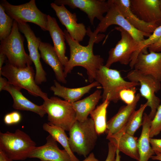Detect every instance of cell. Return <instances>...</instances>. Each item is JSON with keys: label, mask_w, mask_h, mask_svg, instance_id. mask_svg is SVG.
<instances>
[{"label": "cell", "mask_w": 161, "mask_h": 161, "mask_svg": "<svg viewBox=\"0 0 161 161\" xmlns=\"http://www.w3.org/2000/svg\"><path fill=\"white\" fill-rule=\"evenodd\" d=\"M87 34L89 36L88 44L86 46L80 45L79 42L72 38L67 30L64 33L66 42L69 46L70 55L68 61L64 67V73L66 78L73 68L81 66L87 71L89 81L91 83L95 80L96 73L100 66L103 65V58L99 55H95L93 52L95 43H98L105 37L104 34L94 35L90 27L87 28Z\"/></svg>", "instance_id": "1"}, {"label": "cell", "mask_w": 161, "mask_h": 161, "mask_svg": "<svg viewBox=\"0 0 161 161\" xmlns=\"http://www.w3.org/2000/svg\"><path fill=\"white\" fill-rule=\"evenodd\" d=\"M69 143L72 151L86 157L94 149L98 135L91 118L83 122L76 120L69 131Z\"/></svg>", "instance_id": "2"}, {"label": "cell", "mask_w": 161, "mask_h": 161, "mask_svg": "<svg viewBox=\"0 0 161 161\" xmlns=\"http://www.w3.org/2000/svg\"><path fill=\"white\" fill-rule=\"evenodd\" d=\"M1 75L7 79L10 84L21 90L25 89L32 95L40 97L44 100L49 98L47 94L43 92L36 83L35 73L31 66L18 68L11 64L7 60L0 71V76Z\"/></svg>", "instance_id": "3"}, {"label": "cell", "mask_w": 161, "mask_h": 161, "mask_svg": "<svg viewBox=\"0 0 161 161\" xmlns=\"http://www.w3.org/2000/svg\"><path fill=\"white\" fill-rule=\"evenodd\" d=\"M95 81L102 86V102L107 99L117 103L120 100L119 93L122 90L140 86L139 83L125 80L118 70L102 65L97 71Z\"/></svg>", "instance_id": "4"}, {"label": "cell", "mask_w": 161, "mask_h": 161, "mask_svg": "<svg viewBox=\"0 0 161 161\" xmlns=\"http://www.w3.org/2000/svg\"><path fill=\"white\" fill-rule=\"evenodd\" d=\"M36 145L28 134L19 129L13 133H0V149L13 160H23L29 158Z\"/></svg>", "instance_id": "5"}, {"label": "cell", "mask_w": 161, "mask_h": 161, "mask_svg": "<svg viewBox=\"0 0 161 161\" xmlns=\"http://www.w3.org/2000/svg\"><path fill=\"white\" fill-rule=\"evenodd\" d=\"M24 40L18 23L14 20L10 34L0 42V52L5 55L10 64L18 68H23L31 66L33 63L29 55L25 51Z\"/></svg>", "instance_id": "6"}, {"label": "cell", "mask_w": 161, "mask_h": 161, "mask_svg": "<svg viewBox=\"0 0 161 161\" xmlns=\"http://www.w3.org/2000/svg\"><path fill=\"white\" fill-rule=\"evenodd\" d=\"M48 115L49 123L69 131L76 120L72 104L56 97L44 100L41 105Z\"/></svg>", "instance_id": "7"}, {"label": "cell", "mask_w": 161, "mask_h": 161, "mask_svg": "<svg viewBox=\"0 0 161 161\" xmlns=\"http://www.w3.org/2000/svg\"><path fill=\"white\" fill-rule=\"evenodd\" d=\"M0 2L6 13L18 23L31 22L38 26L43 31H48V15L38 8L35 0L18 5L11 4L6 0Z\"/></svg>", "instance_id": "8"}, {"label": "cell", "mask_w": 161, "mask_h": 161, "mask_svg": "<svg viewBox=\"0 0 161 161\" xmlns=\"http://www.w3.org/2000/svg\"><path fill=\"white\" fill-rule=\"evenodd\" d=\"M127 78L130 81L140 83V93L147 100V106L151 109L148 115L152 120L160 104V99L155 95L161 89L160 82L150 75L143 74L134 69L128 73Z\"/></svg>", "instance_id": "9"}, {"label": "cell", "mask_w": 161, "mask_h": 161, "mask_svg": "<svg viewBox=\"0 0 161 161\" xmlns=\"http://www.w3.org/2000/svg\"><path fill=\"white\" fill-rule=\"evenodd\" d=\"M107 1L109 5V10L106 16L92 32L94 35L97 36L99 32H105L108 28L112 25H117L122 28L139 43L143 41L145 37H148L151 35L142 32L135 28L127 21L111 0Z\"/></svg>", "instance_id": "10"}, {"label": "cell", "mask_w": 161, "mask_h": 161, "mask_svg": "<svg viewBox=\"0 0 161 161\" xmlns=\"http://www.w3.org/2000/svg\"><path fill=\"white\" fill-rule=\"evenodd\" d=\"M114 29L120 32L121 38L109 51L108 57L105 65L109 68L116 62L125 65L129 64L132 55L139 46V43L122 28L115 27Z\"/></svg>", "instance_id": "11"}, {"label": "cell", "mask_w": 161, "mask_h": 161, "mask_svg": "<svg viewBox=\"0 0 161 161\" xmlns=\"http://www.w3.org/2000/svg\"><path fill=\"white\" fill-rule=\"evenodd\" d=\"M18 25L20 31L24 34L27 41L29 56L35 69V82L38 85L41 84L47 81L46 73L40 61V55L38 52L41 41L39 38L35 36L27 23H18Z\"/></svg>", "instance_id": "12"}, {"label": "cell", "mask_w": 161, "mask_h": 161, "mask_svg": "<svg viewBox=\"0 0 161 161\" xmlns=\"http://www.w3.org/2000/svg\"><path fill=\"white\" fill-rule=\"evenodd\" d=\"M54 3L60 6L67 5L72 9L78 8L87 15L91 24L94 26L96 18L100 21L103 14L108 11L109 5L105 0H55Z\"/></svg>", "instance_id": "13"}, {"label": "cell", "mask_w": 161, "mask_h": 161, "mask_svg": "<svg viewBox=\"0 0 161 161\" xmlns=\"http://www.w3.org/2000/svg\"><path fill=\"white\" fill-rule=\"evenodd\" d=\"M50 6L71 38L79 42L82 41L87 30L83 23L77 22L76 13L71 12L63 5L59 6L52 3Z\"/></svg>", "instance_id": "14"}, {"label": "cell", "mask_w": 161, "mask_h": 161, "mask_svg": "<svg viewBox=\"0 0 161 161\" xmlns=\"http://www.w3.org/2000/svg\"><path fill=\"white\" fill-rule=\"evenodd\" d=\"M131 10L140 19L147 23L161 22L160 0H130Z\"/></svg>", "instance_id": "15"}, {"label": "cell", "mask_w": 161, "mask_h": 161, "mask_svg": "<svg viewBox=\"0 0 161 161\" xmlns=\"http://www.w3.org/2000/svg\"><path fill=\"white\" fill-rule=\"evenodd\" d=\"M46 139V143L41 146H36L29 158H38L40 161H72L67 151L64 149H60L57 141L50 135Z\"/></svg>", "instance_id": "16"}, {"label": "cell", "mask_w": 161, "mask_h": 161, "mask_svg": "<svg viewBox=\"0 0 161 161\" xmlns=\"http://www.w3.org/2000/svg\"><path fill=\"white\" fill-rule=\"evenodd\" d=\"M140 96V93L136 94L131 103L121 106L117 113L107 122L106 131L107 139L114 137L124 130L131 115L135 110Z\"/></svg>", "instance_id": "17"}, {"label": "cell", "mask_w": 161, "mask_h": 161, "mask_svg": "<svg viewBox=\"0 0 161 161\" xmlns=\"http://www.w3.org/2000/svg\"><path fill=\"white\" fill-rule=\"evenodd\" d=\"M134 69L145 75H150L161 81V52L150 51L145 54L141 51L134 66Z\"/></svg>", "instance_id": "18"}, {"label": "cell", "mask_w": 161, "mask_h": 161, "mask_svg": "<svg viewBox=\"0 0 161 161\" xmlns=\"http://www.w3.org/2000/svg\"><path fill=\"white\" fill-rule=\"evenodd\" d=\"M40 57L53 69L57 81L63 83L67 82L62 64L53 46L50 44L41 41L39 47Z\"/></svg>", "instance_id": "19"}, {"label": "cell", "mask_w": 161, "mask_h": 161, "mask_svg": "<svg viewBox=\"0 0 161 161\" xmlns=\"http://www.w3.org/2000/svg\"><path fill=\"white\" fill-rule=\"evenodd\" d=\"M118 8L127 21L137 30L151 34L159 25L156 23H147L140 19L131 11L130 0H111Z\"/></svg>", "instance_id": "20"}, {"label": "cell", "mask_w": 161, "mask_h": 161, "mask_svg": "<svg viewBox=\"0 0 161 161\" xmlns=\"http://www.w3.org/2000/svg\"><path fill=\"white\" fill-rule=\"evenodd\" d=\"M54 84L50 88L55 95L59 97L70 103H73L80 99L92 88L98 87L100 84L95 81L89 85L77 88H70L62 86L57 80H54Z\"/></svg>", "instance_id": "21"}, {"label": "cell", "mask_w": 161, "mask_h": 161, "mask_svg": "<svg viewBox=\"0 0 161 161\" xmlns=\"http://www.w3.org/2000/svg\"><path fill=\"white\" fill-rule=\"evenodd\" d=\"M3 90L8 92L13 100V108L16 110L33 112L41 117H43L46 113L41 105H38L26 98L21 92V89L9 83Z\"/></svg>", "instance_id": "22"}, {"label": "cell", "mask_w": 161, "mask_h": 161, "mask_svg": "<svg viewBox=\"0 0 161 161\" xmlns=\"http://www.w3.org/2000/svg\"><path fill=\"white\" fill-rule=\"evenodd\" d=\"M48 31L52 39L54 47L62 64L64 67L68 59L65 55L66 47L64 32L60 28L55 18L47 16Z\"/></svg>", "instance_id": "23"}, {"label": "cell", "mask_w": 161, "mask_h": 161, "mask_svg": "<svg viewBox=\"0 0 161 161\" xmlns=\"http://www.w3.org/2000/svg\"><path fill=\"white\" fill-rule=\"evenodd\" d=\"M108 140L113 141L120 152L139 161L138 139L137 137L123 131Z\"/></svg>", "instance_id": "24"}, {"label": "cell", "mask_w": 161, "mask_h": 161, "mask_svg": "<svg viewBox=\"0 0 161 161\" xmlns=\"http://www.w3.org/2000/svg\"><path fill=\"white\" fill-rule=\"evenodd\" d=\"M101 90L97 89L84 99L72 103L75 111L76 120L83 122L88 118L89 115L95 108L102 98Z\"/></svg>", "instance_id": "25"}, {"label": "cell", "mask_w": 161, "mask_h": 161, "mask_svg": "<svg viewBox=\"0 0 161 161\" xmlns=\"http://www.w3.org/2000/svg\"><path fill=\"white\" fill-rule=\"evenodd\" d=\"M152 120L148 114L144 113L142 132L138 140L139 161H148L155 154L149 142V131Z\"/></svg>", "instance_id": "26"}, {"label": "cell", "mask_w": 161, "mask_h": 161, "mask_svg": "<svg viewBox=\"0 0 161 161\" xmlns=\"http://www.w3.org/2000/svg\"><path fill=\"white\" fill-rule=\"evenodd\" d=\"M43 129L48 132L52 138L59 143L70 156L72 161H80L71 151L69 143V137L65 131L61 128L49 123H44Z\"/></svg>", "instance_id": "27"}, {"label": "cell", "mask_w": 161, "mask_h": 161, "mask_svg": "<svg viewBox=\"0 0 161 161\" xmlns=\"http://www.w3.org/2000/svg\"><path fill=\"white\" fill-rule=\"evenodd\" d=\"M110 102L106 99L92 111L90 114L98 135L106 132L107 127V109Z\"/></svg>", "instance_id": "28"}, {"label": "cell", "mask_w": 161, "mask_h": 161, "mask_svg": "<svg viewBox=\"0 0 161 161\" xmlns=\"http://www.w3.org/2000/svg\"><path fill=\"white\" fill-rule=\"evenodd\" d=\"M147 106L145 103L141 104L139 108L134 111L124 129L125 132L134 135L136 131L142 125L144 112Z\"/></svg>", "instance_id": "29"}, {"label": "cell", "mask_w": 161, "mask_h": 161, "mask_svg": "<svg viewBox=\"0 0 161 161\" xmlns=\"http://www.w3.org/2000/svg\"><path fill=\"white\" fill-rule=\"evenodd\" d=\"M161 37V24L159 26L154 30L153 33L148 38L139 43L138 50L132 55L130 63L134 64L139 53L142 51L143 53H148L147 50L148 47L155 43Z\"/></svg>", "instance_id": "30"}, {"label": "cell", "mask_w": 161, "mask_h": 161, "mask_svg": "<svg viewBox=\"0 0 161 161\" xmlns=\"http://www.w3.org/2000/svg\"><path fill=\"white\" fill-rule=\"evenodd\" d=\"M14 20L5 12L0 4V40L7 38L10 34Z\"/></svg>", "instance_id": "31"}, {"label": "cell", "mask_w": 161, "mask_h": 161, "mask_svg": "<svg viewBox=\"0 0 161 161\" xmlns=\"http://www.w3.org/2000/svg\"><path fill=\"white\" fill-rule=\"evenodd\" d=\"M161 131V103L157 109L155 116L151 122L149 131L150 138H153Z\"/></svg>", "instance_id": "32"}, {"label": "cell", "mask_w": 161, "mask_h": 161, "mask_svg": "<svg viewBox=\"0 0 161 161\" xmlns=\"http://www.w3.org/2000/svg\"><path fill=\"white\" fill-rule=\"evenodd\" d=\"M136 87L125 89L122 90L119 93L120 100H122L126 105L131 103L134 101L136 95Z\"/></svg>", "instance_id": "33"}, {"label": "cell", "mask_w": 161, "mask_h": 161, "mask_svg": "<svg viewBox=\"0 0 161 161\" xmlns=\"http://www.w3.org/2000/svg\"><path fill=\"white\" fill-rule=\"evenodd\" d=\"M21 114L18 112L14 111L6 114L4 117V123L10 125L17 124L21 120Z\"/></svg>", "instance_id": "34"}, {"label": "cell", "mask_w": 161, "mask_h": 161, "mask_svg": "<svg viewBox=\"0 0 161 161\" xmlns=\"http://www.w3.org/2000/svg\"><path fill=\"white\" fill-rule=\"evenodd\" d=\"M108 146V153L105 161H115L117 149L116 145L113 141H109Z\"/></svg>", "instance_id": "35"}, {"label": "cell", "mask_w": 161, "mask_h": 161, "mask_svg": "<svg viewBox=\"0 0 161 161\" xmlns=\"http://www.w3.org/2000/svg\"><path fill=\"white\" fill-rule=\"evenodd\" d=\"M149 142L155 154H161V139L150 138Z\"/></svg>", "instance_id": "36"}, {"label": "cell", "mask_w": 161, "mask_h": 161, "mask_svg": "<svg viewBox=\"0 0 161 161\" xmlns=\"http://www.w3.org/2000/svg\"><path fill=\"white\" fill-rule=\"evenodd\" d=\"M148 48L149 52H161V37L155 43L149 46Z\"/></svg>", "instance_id": "37"}, {"label": "cell", "mask_w": 161, "mask_h": 161, "mask_svg": "<svg viewBox=\"0 0 161 161\" xmlns=\"http://www.w3.org/2000/svg\"><path fill=\"white\" fill-rule=\"evenodd\" d=\"M0 161H14L10 158L7 155L0 149Z\"/></svg>", "instance_id": "38"}, {"label": "cell", "mask_w": 161, "mask_h": 161, "mask_svg": "<svg viewBox=\"0 0 161 161\" xmlns=\"http://www.w3.org/2000/svg\"><path fill=\"white\" fill-rule=\"evenodd\" d=\"M9 83L8 80L5 78L0 76V91L3 90L4 87Z\"/></svg>", "instance_id": "39"}, {"label": "cell", "mask_w": 161, "mask_h": 161, "mask_svg": "<svg viewBox=\"0 0 161 161\" xmlns=\"http://www.w3.org/2000/svg\"><path fill=\"white\" fill-rule=\"evenodd\" d=\"M82 161H100L95 157L94 154L91 153L89 155Z\"/></svg>", "instance_id": "40"}, {"label": "cell", "mask_w": 161, "mask_h": 161, "mask_svg": "<svg viewBox=\"0 0 161 161\" xmlns=\"http://www.w3.org/2000/svg\"><path fill=\"white\" fill-rule=\"evenodd\" d=\"M6 56L4 54L0 52V71H1L2 66L4 62Z\"/></svg>", "instance_id": "41"}, {"label": "cell", "mask_w": 161, "mask_h": 161, "mask_svg": "<svg viewBox=\"0 0 161 161\" xmlns=\"http://www.w3.org/2000/svg\"><path fill=\"white\" fill-rule=\"evenodd\" d=\"M151 158L153 160L161 161V154H156V155L152 156Z\"/></svg>", "instance_id": "42"}, {"label": "cell", "mask_w": 161, "mask_h": 161, "mask_svg": "<svg viewBox=\"0 0 161 161\" xmlns=\"http://www.w3.org/2000/svg\"><path fill=\"white\" fill-rule=\"evenodd\" d=\"M120 151L117 147L115 161H120L121 156L120 155Z\"/></svg>", "instance_id": "43"}, {"label": "cell", "mask_w": 161, "mask_h": 161, "mask_svg": "<svg viewBox=\"0 0 161 161\" xmlns=\"http://www.w3.org/2000/svg\"><path fill=\"white\" fill-rule=\"evenodd\" d=\"M160 7L161 10V0H160Z\"/></svg>", "instance_id": "44"}]
</instances>
